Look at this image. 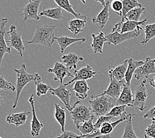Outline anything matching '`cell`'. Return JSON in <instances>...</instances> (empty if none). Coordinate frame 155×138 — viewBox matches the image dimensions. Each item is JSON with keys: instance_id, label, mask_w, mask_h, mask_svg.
<instances>
[{"instance_id": "6da1fadb", "label": "cell", "mask_w": 155, "mask_h": 138, "mask_svg": "<svg viewBox=\"0 0 155 138\" xmlns=\"http://www.w3.org/2000/svg\"><path fill=\"white\" fill-rule=\"evenodd\" d=\"M108 96H91V100L89 101L91 109L94 116L100 117L107 115L111 109L116 106V101Z\"/></svg>"}, {"instance_id": "7a4b0ae2", "label": "cell", "mask_w": 155, "mask_h": 138, "mask_svg": "<svg viewBox=\"0 0 155 138\" xmlns=\"http://www.w3.org/2000/svg\"><path fill=\"white\" fill-rule=\"evenodd\" d=\"M56 25H38L33 39L26 42V45L41 44L47 46L50 50L54 40V31Z\"/></svg>"}, {"instance_id": "3957f363", "label": "cell", "mask_w": 155, "mask_h": 138, "mask_svg": "<svg viewBox=\"0 0 155 138\" xmlns=\"http://www.w3.org/2000/svg\"><path fill=\"white\" fill-rule=\"evenodd\" d=\"M15 72L17 74V83H16V96L14 98V104L13 106V108L15 109L17 107V103H18L19 96L24 87L27 84L30 83L32 81H35L36 79L38 73L29 74L27 72V66L25 64L21 66L20 69H15Z\"/></svg>"}, {"instance_id": "277c9868", "label": "cell", "mask_w": 155, "mask_h": 138, "mask_svg": "<svg viewBox=\"0 0 155 138\" xmlns=\"http://www.w3.org/2000/svg\"><path fill=\"white\" fill-rule=\"evenodd\" d=\"M70 114L76 127H78L83 123L94 118L95 117L91 112V108L79 100L73 105Z\"/></svg>"}, {"instance_id": "5b68a950", "label": "cell", "mask_w": 155, "mask_h": 138, "mask_svg": "<svg viewBox=\"0 0 155 138\" xmlns=\"http://www.w3.org/2000/svg\"><path fill=\"white\" fill-rule=\"evenodd\" d=\"M142 30L136 29L134 31L128 32L125 33H120L118 31H112V33L105 36L106 43L108 45H118L126 41L136 39L140 35Z\"/></svg>"}, {"instance_id": "8992f818", "label": "cell", "mask_w": 155, "mask_h": 138, "mask_svg": "<svg viewBox=\"0 0 155 138\" xmlns=\"http://www.w3.org/2000/svg\"><path fill=\"white\" fill-rule=\"evenodd\" d=\"M149 94L147 93V79H144L135 90L131 107H137L140 111L143 112L147 108L145 103Z\"/></svg>"}, {"instance_id": "52a82bcc", "label": "cell", "mask_w": 155, "mask_h": 138, "mask_svg": "<svg viewBox=\"0 0 155 138\" xmlns=\"http://www.w3.org/2000/svg\"><path fill=\"white\" fill-rule=\"evenodd\" d=\"M128 116L129 114H127L126 112H125L120 119H119L117 121L114 122H109L104 123L99 130L95 131L90 135L86 136L87 138H104L105 136L110 134L118 124L123 122H126L128 118Z\"/></svg>"}, {"instance_id": "ba28073f", "label": "cell", "mask_w": 155, "mask_h": 138, "mask_svg": "<svg viewBox=\"0 0 155 138\" xmlns=\"http://www.w3.org/2000/svg\"><path fill=\"white\" fill-rule=\"evenodd\" d=\"M6 33L10 35L9 39L7 42H9L10 46L15 49L22 57L23 56V52L25 51V47L22 39V34L17 30V27L15 25H12L10 27L9 31Z\"/></svg>"}, {"instance_id": "9c48e42d", "label": "cell", "mask_w": 155, "mask_h": 138, "mask_svg": "<svg viewBox=\"0 0 155 138\" xmlns=\"http://www.w3.org/2000/svg\"><path fill=\"white\" fill-rule=\"evenodd\" d=\"M43 0H29V2L23 8L21 15L24 17L23 21L27 19H33L38 21L41 17L38 14V9Z\"/></svg>"}, {"instance_id": "30bf717a", "label": "cell", "mask_w": 155, "mask_h": 138, "mask_svg": "<svg viewBox=\"0 0 155 138\" xmlns=\"http://www.w3.org/2000/svg\"><path fill=\"white\" fill-rule=\"evenodd\" d=\"M155 74V59L147 57L143 65L137 68L135 72V78L140 80L143 77L148 79L150 74Z\"/></svg>"}, {"instance_id": "8fae6325", "label": "cell", "mask_w": 155, "mask_h": 138, "mask_svg": "<svg viewBox=\"0 0 155 138\" xmlns=\"http://www.w3.org/2000/svg\"><path fill=\"white\" fill-rule=\"evenodd\" d=\"M148 19H145L141 21H125L123 23H117L113 28L112 31H118L120 33H125L128 32L135 31L136 29L143 30L142 25L147 23Z\"/></svg>"}, {"instance_id": "7c38bea8", "label": "cell", "mask_w": 155, "mask_h": 138, "mask_svg": "<svg viewBox=\"0 0 155 138\" xmlns=\"http://www.w3.org/2000/svg\"><path fill=\"white\" fill-rule=\"evenodd\" d=\"M49 92L52 95L58 97L63 102L67 109H68L70 112L72 110V106H70V102H71L70 101V98H71L70 90L66 89L64 85L61 84L57 88L50 87Z\"/></svg>"}, {"instance_id": "4fadbf2b", "label": "cell", "mask_w": 155, "mask_h": 138, "mask_svg": "<svg viewBox=\"0 0 155 138\" xmlns=\"http://www.w3.org/2000/svg\"><path fill=\"white\" fill-rule=\"evenodd\" d=\"M8 22L7 18H2L0 19V68L4 55L6 53L11 54L12 49L7 45V42L5 40V35L6 32V24Z\"/></svg>"}, {"instance_id": "5bb4252c", "label": "cell", "mask_w": 155, "mask_h": 138, "mask_svg": "<svg viewBox=\"0 0 155 138\" xmlns=\"http://www.w3.org/2000/svg\"><path fill=\"white\" fill-rule=\"evenodd\" d=\"M110 78V83L107 89L105 90L103 93H101V96L106 95L112 98L117 99L120 96L121 93L123 90V84L125 83L123 82H119L118 80H116L114 77H113L110 74H109Z\"/></svg>"}, {"instance_id": "9a60e30c", "label": "cell", "mask_w": 155, "mask_h": 138, "mask_svg": "<svg viewBox=\"0 0 155 138\" xmlns=\"http://www.w3.org/2000/svg\"><path fill=\"white\" fill-rule=\"evenodd\" d=\"M97 72L94 71L92 68H91V66L88 65L85 67H83V68L80 69L79 70H76L74 72V77L73 78V79L64 85L65 86H67L70 84L75 82L76 81L78 80H86L91 79L92 78H94Z\"/></svg>"}, {"instance_id": "2e32d148", "label": "cell", "mask_w": 155, "mask_h": 138, "mask_svg": "<svg viewBox=\"0 0 155 138\" xmlns=\"http://www.w3.org/2000/svg\"><path fill=\"white\" fill-rule=\"evenodd\" d=\"M48 72L54 74L55 77L54 78V80L55 81L59 80L61 84H62V82L65 77L74 78V75L70 72V70L68 67H66L64 64L59 62H56L53 68L48 69Z\"/></svg>"}, {"instance_id": "e0dca14e", "label": "cell", "mask_w": 155, "mask_h": 138, "mask_svg": "<svg viewBox=\"0 0 155 138\" xmlns=\"http://www.w3.org/2000/svg\"><path fill=\"white\" fill-rule=\"evenodd\" d=\"M29 102L31 106V108H32V112H33V119L31 123L30 136L33 137H37L39 136L41 130L44 127V124L42 122H41L37 118L36 112H35V99L34 98L33 95L31 96V97L29 99Z\"/></svg>"}, {"instance_id": "ac0fdd59", "label": "cell", "mask_w": 155, "mask_h": 138, "mask_svg": "<svg viewBox=\"0 0 155 138\" xmlns=\"http://www.w3.org/2000/svg\"><path fill=\"white\" fill-rule=\"evenodd\" d=\"M133 99L134 96L131 86L124 84L120 96L116 100V106H127L131 107Z\"/></svg>"}, {"instance_id": "d6986e66", "label": "cell", "mask_w": 155, "mask_h": 138, "mask_svg": "<svg viewBox=\"0 0 155 138\" xmlns=\"http://www.w3.org/2000/svg\"><path fill=\"white\" fill-rule=\"evenodd\" d=\"M90 89L86 80H78L73 83V88L70 91H74L76 96L80 100H85L87 97V92Z\"/></svg>"}, {"instance_id": "ffe728a7", "label": "cell", "mask_w": 155, "mask_h": 138, "mask_svg": "<svg viewBox=\"0 0 155 138\" xmlns=\"http://www.w3.org/2000/svg\"><path fill=\"white\" fill-rule=\"evenodd\" d=\"M110 2L107 1L106 2L105 5L103 9L101 11L100 13L96 17H94L92 19V23L97 24L100 29H103L106 25L109 20V17H110Z\"/></svg>"}, {"instance_id": "44dd1931", "label": "cell", "mask_w": 155, "mask_h": 138, "mask_svg": "<svg viewBox=\"0 0 155 138\" xmlns=\"http://www.w3.org/2000/svg\"><path fill=\"white\" fill-rule=\"evenodd\" d=\"M128 66V60H125L123 64L117 66H110L108 72L119 82H123L125 78V74Z\"/></svg>"}, {"instance_id": "7402d4cb", "label": "cell", "mask_w": 155, "mask_h": 138, "mask_svg": "<svg viewBox=\"0 0 155 138\" xmlns=\"http://www.w3.org/2000/svg\"><path fill=\"white\" fill-rule=\"evenodd\" d=\"M127 60H128V66H127V70L126 74H125V80L126 82L125 84L127 85H128V86H131V83L133 74H135V72L136 71L137 68L141 66L144 63V62L142 61H135V60L132 58H130Z\"/></svg>"}, {"instance_id": "603a6c76", "label": "cell", "mask_w": 155, "mask_h": 138, "mask_svg": "<svg viewBox=\"0 0 155 138\" xmlns=\"http://www.w3.org/2000/svg\"><path fill=\"white\" fill-rule=\"evenodd\" d=\"M92 42L91 45V48L93 49L95 54L97 53H103L104 46L106 42V38L103 32H100L99 34H92Z\"/></svg>"}, {"instance_id": "cb8c5ba5", "label": "cell", "mask_w": 155, "mask_h": 138, "mask_svg": "<svg viewBox=\"0 0 155 138\" xmlns=\"http://www.w3.org/2000/svg\"><path fill=\"white\" fill-rule=\"evenodd\" d=\"M30 114V112H23L17 113V114H9L7 117V122L9 123H12L17 127H19L27 122L28 116Z\"/></svg>"}, {"instance_id": "d4e9b609", "label": "cell", "mask_w": 155, "mask_h": 138, "mask_svg": "<svg viewBox=\"0 0 155 138\" xmlns=\"http://www.w3.org/2000/svg\"><path fill=\"white\" fill-rule=\"evenodd\" d=\"M54 40L57 41L58 45H59L60 48H61V51L62 53L64 52L66 48L72 44L75 43L76 42H80L81 43H82V42H84L86 41V38L75 39L66 36H62L59 37H54Z\"/></svg>"}, {"instance_id": "484cf974", "label": "cell", "mask_w": 155, "mask_h": 138, "mask_svg": "<svg viewBox=\"0 0 155 138\" xmlns=\"http://www.w3.org/2000/svg\"><path fill=\"white\" fill-rule=\"evenodd\" d=\"M56 4L58 5V7H60L61 9H64L68 13L72 14L76 19L86 20L87 19V17L83 14H80L78 13H76L74 10L72 5H71L69 0H54Z\"/></svg>"}, {"instance_id": "4316f807", "label": "cell", "mask_w": 155, "mask_h": 138, "mask_svg": "<svg viewBox=\"0 0 155 138\" xmlns=\"http://www.w3.org/2000/svg\"><path fill=\"white\" fill-rule=\"evenodd\" d=\"M62 60L64 65L70 70H71L72 69H76L78 62L79 61H83L84 58L79 57L76 53L70 52L68 55H63L62 56Z\"/></svg>"}, {"instance_id": "83f0119b", "label": "cell", "mask_w": 155, "mask_h": 138, "mask_svg": "<svg viewBox=\"0 0 155 138\" xmlns=\"http://www.w3.org/2000/svg\"><path fill=\"white\" fill-rule=\"evenodd\" d=\"M39 16L40 17H46L57 21H62L63 19H64L62 12V9L60 7L53 9H45L39 14Z\"/></svg>"}, {"instance_id": "f1b7e54d", "label": "cell", "mask_w": 155, "mask_h": 138, "mask_svg": "<svg viewBox=\"0 0 155 138\" xmlns=\"http://www.w3.org/2000/svg\"><path fill=\"white\" fill-rule=\"evenodd\" d=\"M123 11L121 21L119 23H123L124 22V18L127 13H129L130 11L135 9L136 8H141L142 4L139 2V0H123Z\"/></svg>"}, {"instance_id": "f546056e", "label": "cell", "mask_w": 155, "mask_h": 138, "mask_svg": "<svg viewBox=\"0 0 155 138\" xmlns=\"http://www.w3.org/2000/svg\"><path fill=\"white\" fill-rule=\"evenodd\" d=\"M87 23L86 20L75 19L68 21V29L75 35L82 33Z\"/></svg>"}, {"instance_id": "4dcf8cb0", "label": "cell", "mask_w": 155, "mask_h": 138, "mask_svg": "<svg viewBox=\"0 0 155 138\" xmlns=\"http://www.w3.org/2000/svg\"><path fill=\"white\" fill-rule=\"evenodd\" d=\"M55 106V111L54 114V117L62 127V132H64L65 130V125H66V111L64 108H62L61 105L58 104H54Z\"/></svg>"}, {"instance_id": "1f68e13d", "label": "cell", "mask_w": 155, "mask_h": 138, "mask_svg": "<svg viewBox=\"0 0 155 138\" xmlns=\"http://www.w3.org/2000/svg\"><path fill=\"white\" fill-rule=\"evenodd\" d=\"M135 116L133 114H129L128 118L125 122L124 133L121 138H140L136 135L132 124V117Z\"/></svg>"}, {"instance_id": "d6a6232c", "label": "cell", "mask_w": 155, "mask_h": 138, "mask_svg": "<svg viewBox=\"0 0 155 138\" xmlns=\"http://www.w3.org/2000/svg\"><path fill=\"white\" fill-rule=\"evenodd\" d=\"M34 82L36 84V93L38 97L41 96L42 95L47 94L48 92L50 89V86L48 84H45L41 81V77L39 74H37L36 79H35Z\"/></svg>"}, {"instance_id": "836d02e7", "label": "cell", "mask_w": 155, "mask_h": 138, "mask_svg": "<svg viewBox=\"0 0 155 138\" xmlns=\"http://www.w3.org/2000/svg\"><path fill=\"white\" fill-rule=\"evenodd\" d=\"M146 9L141 7V8H136L130 11L129 13H127L124 18L125 21H139L140 17L143 13H145Z\"/></svg>"}, {"instance_id": "e575fe53", "label": "cell", "mask_w": 155, "mask_h": 138, "mask_svg": "<svg viewBox=\"0 0 155 138\" xmlns=\"http://www.w3.org/2000/svg\"><path fill=\"white\" fill-rule=\"evenodd\" d=\"M94 118L87 120L86 122L79 126L77 129L81 132V136H87L93 133L95 131L94 124L93 123V120Z\"/></svg>"}, {"instance_id": "d590c367", "label": "cell", "mask_w": 155, "mask_h": 138, "mask_svg": "<svg viewBox=\"0 0 155 138\" xmlns=\"http://www.w3.org/2000/svg\"><path fill=\"white\" fill-rule=\"evenodd\" d=\"M144 31L145 33V37L141 42V44L146 45L150 40L155 37V23L153 24L146 25L144 26Z\"/></svg>"}, {"instance_id": "8d00e7d4", "label": "cell", "mask_w": 155, "mask_h": 138, "mask_svg": "<svg viewBox=\"0 0 155 138\" xmlns=\"http://www.w3.org/2000/svg\"><path fill=\"white\" fill-rule=\"evenodd\" d=\"M127 106H115L113 108L111 111L107 114L109 116H111L113 118H117V117H121L125 112V108Z\"/></svg>"}, {"instance_id": "74e56055", "label": "cell", "mask_w": 155, "mask_h": 138, "mask_svg": "<svg viewBox=\"0 0 155 138\" xmlns=\"http://www.w3.org/2000/svg\"><path fill=\"white\" fill-rule=\"evenodd\" d=\"M110 7L112 12L117 13L119 16H122V11L123 8L122 1L121 0H113L110 4Z\"/></svg>"}, {"instance_id": "f35d334b", "label": "cell", "mask_w": 155, "mask_h": 138, "mask_svg": "<svg viewBox=\"0 0 155 138\" xmlns=\"http://www.w3.org/2000/svg\"><path fill=\"white\" fill-rule=\"evenodd\" d=\"M2 90L5 91H15L16 88L12 83L8 82L3 76L0 75V90Z\"/></svg>"}, {"instance_id": "ab89813d", "label": "cell", "mask_w": 155, "mask_h": 138, "mask_svg": "<svg viewBox=\"0 0 155 138\" xmlns=\"http://www.w3.org/2000/svg\"><path fill=\"white\" fill-rule=\"evenodd\" d=\"M114 118H113V117L109 116H107V115L102 116L98 117V119H97V122H96V123H95V124H94L95 131L99 130V129L100 128V127H101V126L103 125L104 123L110 122L111 120H112ZM95 131H94V132H95Z\"/></svg>"}, {"instance_id": "60d3db41", "label": "cell", "mask_w": 155, "mask_h": 138, "mask_svg": "<svg viewBox=\"0 0 155 138\" xmlns=\"http://www.w3.org/2000/svg\"><path fill=\"white\" fill-rule=\"evenodd\" d=\"M51 138H87L86 136H78L75 133H73L72 132H69V131H64L62 132L61 135L58 136L57 137H51Z\"/></svg>"}, {"instance_id": "b9f144b4", "label": "cell", "mask_w": 155, "mask_h": 138, "mask_svg": "<svg viewBox=\"0 0 155 138\" xmlns=\"http://www.w3.org/2000/svg\"><path fill=\"white\" fill-rule=\"evenodd\" d=\"M144 133L150 138H155V119H152V123L148 125Z\"/></svg>"}, {"instance_id": "7bdbcfd3", "label": "cell", "mask_w": 155, "mask_h": 138, "mask_svg": "<svg viewBox=\"0 0 155 138\" xmlns=\"http://www.w3.org/2000/svg\"><path fill=\"white\" fill-rule=\"evenodd\" d=\"M144 118H150V119H155V106L154 107L151 108L149 111H148L144 115Z\"/></svg>"}, {"instance_id": "ee69618b", "label": "cell", "mask_w": 155, "mask_h": 138, "mask_svg": "<svg viewBox=\"0 0 155 138\" xmlns=\"http://www.w3.org/2000/svg\"><path fill=\"white\" fill-rule=\"evenodd\" d=\"M4 106V98L3 96L0 93V108H2Z\"/></svg>"}, {"instance_id": "f6af8a7d", "label": "cell", "mask_w": 155, "mask_h": 138, "mask_svg": "<svg viewBox=\"0 0 155 138\" xmlns=\"http://www.w3.org/2000/svg\"><path fill=\"white\" fill-rule=\"evenodd\" d=\"M149 82H150V84L151 85V86H152L155 89V76L154 77L153 80L151 79H149Z\"/></svg>"}, {"instance_id": "bcb514c9", "label": "cell", "mask_w": 155, "mask_h": 138, "mask_svg": "<svg viewBox=\"0 0 155 138\" xmlns=\"http://www.w3.org/2000/svg\"><path fill=\"white\" fill-rule=\"evenodd\" d=\"M95 1L97 2L100 3L101 4L103 5L104 7L105 5V3H106V2H105V0H95Z\"/></svg>"}, {"instance_id": "7dc6e473", "label": "cell", "mask_w": 155, "mask_h": 138, "mask_svg": "<svg viewBox=\"0 0 155 138\" xmlns=\"http://www.w3.org/2000/svg\"><path fill=\"white\" fill-rule=\"evenodd\" d=\"M80 1L82 2L83 4H86V0H80Z\"/></svg>"}, {"instance_id": "c3c4849f", "label": "cell", "mask_w": 155, "mask_h": 138, "mask_svg": "<svg viewBox=\"0 0 155 138\" xmlns=\"http://www.w3.org/2000/svg\"><path fill=\"white\" fill-rule=\"evenodd\" d=\"M104 138H111V136H110V134H109V135L105 136Z\"/></svg>"}, {"instance_id": "681fc988", "label": "cell", "mask_w": 155, "mask_h": 138, "mask_svg": "<svg viewBox=\"0 0 155 138\" xmlns=\"http://www.w3.org/2000/svg\"><path fill=\"white\" fill-rule=\"evenodd\" d=\"M144 138H150V137H148V136L146 135L145 133L144 134Z\"/></svg>"}, {"instance_id": "f907efd6", "label": "cell", "mask_w": 155, "mask_h": 138, "mask_svg": "<svg viewBox=\"0 0 155 138\" xmlns=\"http://www.w3.org/2000/svg\"><path fill=\"white\" fill-rule=\"evenodd\" d=\"M0 138H2V137H1V136H0Z\"/></svg>"}, {"instance_id": "816d5d0a", "label": "cell", "mask_w": 155, "mask_h": 138, "mask_svg": "<svg viewBox=\"0 0 155 138\" xmlns=\"http://www.w3.org/2000/svg\"></svg>"}, {"instance_id": "f5cc1de1", "label": "cell", "mask_w": 155, "mask_h": 138, "mask_svg": "<svg viewBox=\"0 0 155 138\" xmlns=\"http://www.w3.org/2000/svg\"><path fill=\"white\" fill-rule=\"evenodd\" d=\"M13 138H14V137H13Z\"/></svg>"}]
</instances>
